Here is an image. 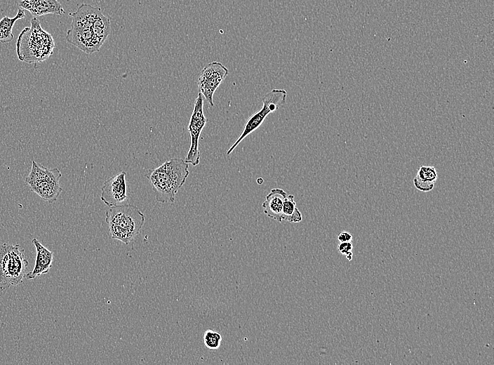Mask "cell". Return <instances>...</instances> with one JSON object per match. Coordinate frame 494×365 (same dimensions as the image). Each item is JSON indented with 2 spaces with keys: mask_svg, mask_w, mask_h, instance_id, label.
<instances>
[{
  "mask_svg": "<svg viewBox=\"0 0 494 365\" xmlns=\"http://www.w3.org/2000/svg\"><path fill=\"white\" fill-rule=\"evenodd\" d=\"M92 29L97 39L103 44L110 33V18L101 11L95 18Z\"/></svg>",
  "mask_w": 494,
  "mask_h": 365,
  "instance_id": "2e32d148",
  "label": "cell"
},
{
  "mask_svg": "<svg viewBox=\"0 0 494 365\" xmlns=\"http://www.w3.org/2000/svg\"><path fill=\"white\" fill-rule=\"evenodd\" d=\"M189 165L184 159L172 158L154 169L149 170L145 176L149 180L156 201L173 203L179 190L189 174Z\"/></svg>",
  "mask_w": 494,
  "mask_h": 365,
  "instance_id": "6da1fadb",
  "label": "cell"
},
{
  "mask_svg": "<svg viewBox=\"0 0 494 365\" xmlns=\"http://www.w3.org/2000/svg\"><path fill=\"white\" fill-rule=\"evenodd\" d=\"M352 256H353L352 252H350L346 255V257L349 260H351L352 259Z\"/></svg>",
  "mask_w": 494,
  "mask_h": 365,
  "instance_id": "603a6c76",
  "label": "cell"
},
{
  "mask_svg": "<svg viewBox=\"0 0 494 365\" xmlns=\"http://www.w3.org/2000/svg\"><path fill=\"white\" fill-rule=\"evenodd\" d=\"M416 176L422 180L436 182L438 174L434 166H421L418 171Z\"/></svg>",
  "mask_w": 494,
  "mask_h": 365,
  "instance_id": "d6986e66",
  "label": "cell"
},
{
  "mask_svg": "<svg viewBox=\"0 0 494 365\" xmlns=\"http://www.w3.org/2000/svg\"><path fill=\"white\" fill-rule=\"evenodd\" d=\"M302 220L301 212L296 207L293 194H287L282 208V220L300 223Z\"/></svg>",
  "mask_w": 494,
  "mask_h": 365,
  "instance_id": "e0dca14e",
  "label": "cell"
},
{
  "mask_svg": "<svg viewBox=\"0 0 494 365\" xmlns=\"http://www.w3.org/2000/svg\"><path fill=\"white\" fill-rule=\"evenodd\" d=\"M228 69L221 62L213 61L207 64L198 78V88L211 106H214L215 91L228 75Z\"/></svg>",
  "mask_w": 494,
  "mask_h": 365,
  "instance_id": "52a82bcc",
  "label": "cell"
},
{
  "mask_svg": "<svg viewBox=\"0 0 494 365\" xmlns=\"http://www.w3.org/2000/svg\"><path fill=\"white\" fill-rule=\"evenodd\" d=\"M66 40L87 54L99 51L102 46L95 35L92 27H70L67 32Z\"/></svg>",
  "mask_w": 494,
  "mask_h": 365,
  "instance_id": "9c48e42d",
  "label": "cell"
},
{
  "mask_svg": "<svg viewBox=\"0 0 494 365\" xmlns=\"http://www.w3.org/2000/svg\"><path fill=\"white\" fill-rule=\"evenodd\" d=\"M126 175L125 171H121L104 182L100 199L108 207L121 205L127 200Z\"/></svg>",
  "mask_w": 494,
  "mask_h": 365,
  "instance_id": "ba28073f",
  "label": "cell"
},
{
  "mask_svg": "<svg viewBox=\"0 0 494 365\" xmlns=\"http://www.w3.org/2000/svg\"><path fill=\"white\" fill-rule=\"evenodd\" d=\"M36 251V261L33 270L27 273L25 278L27 279H33L36 277L47 274L52 267L53 260V253L44 246H43L38 239L34 238L32 239Z\"/></svg>",
  "mask_w": 494,
  "mask_h": 365,
  "instance_id": "8fae6325",
  "label": "cell"
},
{
  "mask_svg": "<svg viewBox=\"0 0 494 365\" xmlns=\"http://www.w3.org/2000/svg\"><path fill=\"white\" fill-rule=\"evenodd\" d=\"M353 248V245L351 241H344L340 242L338 246V249L340 253L346 255L349 253L352 252Z\"/></svg>",
  "mask_w": 494,
  "mask_h": 365,
  "instance_id": "44dd1931",
  "label": "cell"
},
{
  "mask_svg": "<svg viewBox=\"0 0 494 365\" xmlns=\"http://www.w3.org/2000/svg\"><path fill=\"white\" fill-rule=\"evenodd\" d=\"M222 337L220 333L213 330H206L203 335L205 346L210 350H217L220 347Z\"/></svg>",
  "mask_w": 494,
  "mask_h": 365,
  "instance_id": "ac0fdd59",
  "label": "cell"
},
{
  "mask_svg": "<svg viewBox=\"0 0 494 365\" xmlns=\"http://www.w3.org/2000/svg\"><path fill=\"white\" fill-rule=\"evenodd\" d=\"M18 4L35 18L46 14L62 15L65 13L58 0H22Z\"/></svg>",
  "mask_w": 494,
  "mask_h": 365,
  "instance_id": "30bf717a",
  "label": "cell"
},
{
  "mask_svg": "<svg viewBox=\"0 0 494 365\" xmlns=\"http://www.w3.org/2000/svg\"><path fill=\"white\" fill-rule=\"evenodd\" d=\"M436 182H430L422 180L418 176L413 178V184L415 187L423 192H429L434 189Z\"/></svg>",
  "mask_w": 494,
  "mask_h": 365,
  "instance_id": "ffe728a7",
  "label": "cell"
},
{
  "mask_svg": "<svg viewBox=\"0 0 494 365\" xmlns=\"http://www.w3.org/2000/svg\"><path fill=\"white\" fill-rule=\"evenodd\" d=\"M287 193L281 188L272 189L262 204L264 213L279 223L282 220V208Z\"/></svg>",
  "mask_w": 494,
  "mask_h": 365,
  "instance_id": "7c38bea8",
  "label": "cell"
},
{
  "mask_svg": "<svg viewBox=\"0 0 494 365\" xmlns=\"http://www.w3.org/2000/svg\"><path fill=\"white\" fill-rule=\"evenodd\" d=\"M26 17L24 9L19 8L13 18L4 16L0 20V42L2 44L11 42L14 36L12 32L15 22Z\"/></svg>",
  "mask_w": 494,
  "mask_h": 365,
  "instance_id": "9a60e30c",
  "label": "cell"
},
{
  "mask_svg": "<svg viewBox=\"0 0 494 365\" xmlns=\"http://www.w3.org/2000/svg\"><path fill=\"white\" fill-rule=\"evenodd\" d=\"M286 98L287 92L284 89L275 88L267 93L262 98L263 104L262 108L248 119L242 133L227 150V155L230 154L246 137L258 129L268 114L283 106L286 103Z\"/></svg>",
  "mask_w": 494,
  "mask_h": 365,
  "instance_id": "5b68a950",
  "label": "cell"
},
{
  "mask_svg": "<svg viewBox=\"0 0 494 365\" xmlns=\"http://www.w3.org/2000/svg\"><path fill=\"white\" fill-rule=\"evenodd\" d=\"M203 97L199 93L196 97L193 112L188 125V131L190 135V147L185 158L186 163L196 166L200 162V153L199 150V140L201 133L206 124V118L203 113Z\"/></svg>",
  "mask_w": 494,
  "mask_h": 365,
  "instance_id": "8992f818",
  "label": "cell"
},
{
  "mask_svg": "<svg viewBox=\"0 0 494 365\" xmlns=\"http://www.w3.org/2000/svg\"><path fill=\"white\" fill-rule=\"evenodd\" d=\"M25 250L19 244L4 243L0 246V289L6 291L11 286L23 282L27 273L28 261Z\"/></svg>",
  "mask_w": 494,
  "mask_h": 365,
  "instance_id": "277c9868",
  "label": "cell"
},
{
  "mask_svg": "<svg viewBox=\"0 0 494 365\" xmlns=\"http://www.w3.org/2000/svg\"><path fill=\"white\" fill-rule=\"evenodd\" d=\"M145 220L142 211L132 204L109 206L105 212V221L111 238L126 245L134 241L140 232Z\"/></svg>",
  "mask_w": 494,
  "mask_h": 365,
  "instance_id": "3957f363",
  "label": "cell"
},
{
  "mask_svg": "<svg viewBox=\"0 0 494 365\" xmlns=\"http://www.w3.org/2000/svg\"><path fill=\"white\" fill-rule=\"evenodd\" d=\"M55 47L53 36L43 29L36 18L33 17L30 27H25L18 36L16 53L22 62H41L53 53Z\"/></svg>",
  "mask_w": 494,
  "mask_h": 365,
  "instance_id": "7a4b0ae2",
  "label": "cell"
},
{
  "mask_svg": "<svg viewBox=\"0 0 494 365\" xmlns=\"http://www.w3.org/2000/svg\"><path fill=\"white\" fill-rule=\"evenodd\" d=\"M338 239L340 242L351 241L352 235L348 232L342 231L338 234Z\"/></svg>",
  "mask_w": 494,
  "mask_h": 365,
  "instance_id": "7402d4cb",
  "label": "cell"
},
{
  "mask_svg": "<svg viewBox=\"0 0 494 365\" xmlns=\"http://www.w3.org/2000/svg\"><path fill=\"white\" fill-rule=\"evenodd\" d=\"M100 11L101 8L100 7H95L86 4H81L74 12L69 14L72 18L71 27H92L95 18Z\"/></svg>",
  "mask_w": 494,
  "mask_h": 365,
  "instance_id": "5bb4252c",
  "label": "cell"
},
{
  "mask_svg": "<svg viewBox=\"0 0 494 365\" xmlns=\"http://www.w3.org/2000/svg\"><path fill=\"white\" fill-rule=\"evenodd\" d=\"M27 184L32 192L48 203L55 201L62 190L57 180L41 179Z\"/></svg>",
  "mask_w": 494,
  "mask_h": 365,
  "instance_id": "4fadbf2b",
  "label": "cell"
}]
</instances>
